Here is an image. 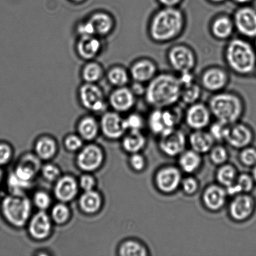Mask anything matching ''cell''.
<instances>
[{
  "label": "cell",
  "instance_id": "6da1fadb",
  "mask_svg": "<svg viewBox=\"0 0 256 256\" xmlns=\"http://www.w3.org/2000/svg\"><path fill=\"white\" fill-rule=\"evenodd\" d=\"M186 26V17L178 7H162L152 15L148 24L150 39L156 44H167L176 40Z\"/></svg>",
  "mask_w": 256,
  "mask_h": 256
},
{
  "label": "cell",
  "instance_id": "7a4b0ae2",
  "mask_svg": "<svg viewBox=\"0 0 256 256\" xmlns=\"http://www.w3.org/2000/svg\"><path fill=\"white\" fill-rule=\"evenodd\" d=\"M182 90V84L176 75L160 72L146 86L145 102L153 109L172 108L180 102Z\"/></svg>",
  "mask_w": 256,
  "mask_h": 256
},
{
  "label": "cell",
  "instance_id": "3957f363",
  "mask_svg": "<svg viewBox=\"0 0 256 256\" xmlns=\"http://www.w3.org/2000/svg\"><path fill=\"white\" fill-rule=\"evenodd\" d=\"M224 57L230 71L240 76L254 74L256 66V52L254 45L244 38H235L225 46Z\"/></svg>",
  "mask_w": 256,
  "mask_h": 256
},
{
  "label": "cell",
  "instance_id": "277c9868",
  "mask_svg": "<svg viewBox=\"0 0 256 256\" xmlns=\"http://www.w3.org/2000/svg\"><path fill=\"white\" fill-rule=\"evenodd\" d=\"M212 116L228 124L239 122L245 112V102L239 94L222 92L213 94L208 102Z\"/></svg>",
  "mask_w": 256,
  "mask_h": 256
},
{
  "label": "cell",
  "instance_id": "5b68a950",
  "mask_svg": "<svg viewBox=\"0 0 256 256\" xmlns=\"http://www.w3.org/2000/svg\"><path fill=\"white\" fill-rule=\"evenodd\" d=\"M1 210L7 222L14 227L22 228L30 220L32 203L24 194H11L2 200Z\"/></svg>",
  "mask_w": 256,
  "mask_h": 256
},
{
  "label": "cell",
  "instance_id": "8992f818",
  "mask_svg": "<svg viewBox=\"0 0 256 256\" xmlns=\"http://www.w3.org/2000/svg\"><path fill=\"white\" fill-rule=\"evenodd\" d=\"M168 64L178 74L193 72L196 67L197 56L192 48L184 44L170 47L167 52Z\"/></svg>",
  "mask_w": 256,
  "mask_h": 256
},
{
  "label": "cell",
  "instance_id": "52a82bcc",
  "mask_svg": "<svg viewBox=\"0 0 256 256\" xmlns=\"http://www.w3.org/2000/svg\"><path fill=\"white\" fill-rule=\"evenodd\" d=\"M232 20L235 30L248 40L256 38V9L250 5H243L236 10Z\"/></svg>",
  "mask_w": 256,
  "mask_h": 256
},
{
  "label": "cell",
  "instance_id": "ba28073f",
  "mask_svg": "<svg viewBox=\"0 0 256 256\" xmlns=\"http://www.w3.org/2000/svg\"><path fill=\"white\" fill-rule=\"evenodd\" d=\"M178 116L170 108L153 109L148 119V124L150 132L155 134L162 136L176 129Z\"/></svg>",
  "mask_w": 256,
  "mask_h": 256
},
{
  "label": "cell",
  "instance_id": "9c48e42d",
  "mask_svg": "<svg viewBox=\"0 0 256 256\" xmlns=\"http://www.w3.org/2000/svg\"><path fill=\"white\" fill-rule=\"evenodd\" d=\"M230 82V74L226 70L216 66L208 68L200 77L202 88L213 94L224 91Z\"/></svg>",
  "mask_w": 256,
  "mask_h": 256
},
{
  "label": "cell",
  "instance_id": "30bf717a",
  "mask_svg": "<svg viewBox=\"0 0 256 256\" xmlns=\"http://www.w3.org/2000/svg\"><path fill=\"white\" fill-rule=\"evenodd\" d=\"M182 172L174 166H166L160 168L155 174L156 187L160 192L170 194L180 186L182 182Z\"/></svg>",
  "mask_w": 256,
  "mask_h": 256
},
{
  "label": "cell",
  "instance_id": "8fae6325",
  "mask_svg": "<svg viewBox=\"0 0 256 256\" xmlns=\"http://www.w3.org/2000/svg\"><path fill=\"white\" fill-rule=\"evenodd\" d=\"M79 98L82 106L90 112H100L106 108L104 92L95 84H82L80 88Z\"/></svg>",
  "mask_w": 256,
  "mask_h": 256
},
{
  "label": "cell",
  "instance_id": "7c38bea8",
  "mask_svg": "<svg viewBox=\"0 0 256 256\" xmlns=\"http://www.w3.org/2000/svg\"><path fill=\"white\" fill-rule=\"evenodd\" d=\"M256 202L254 198L249 193L234 196L229 206V214L236 222H242L249 219L254 212Z\"/></svg>",
  "mask_w": 256,
  "mask_h": 256
},
{
  "label": "cell",
  "instance_id": "4fadbf2b",
  "mask_svg": "<svg viewBox=\"0 0 256 256\" xmlns=\"http://www.w3.org/2000/svg\"><path fill=\"white\" fill-rule=\"evenodd\" d=\"M186 138L182 130L174 129L160 136L159 148L167 156L176 157L185 150Z\"/></svg>",
  "mask_w": 256,
  "mask_h": 256
},
{
  "label": "cell",
  "instance_id": "5bb4252c",
  "mask_svg": "<svg viewBox=\"0 0 256 256\" xmlns=\"http://www.w3.org/2000/svg\"><path fill=\"white\" fill-rule=\"evenodd\" d=\"M212 116L208 104L197 102L188 106L185 114L186 124L193 130H202L209 126Z\"/></svg>",
  "mask_w": 256,
  "mask_h": 256
},
{
  "label": "cell",
  "instance_id": "9a60e30c",
  "mask_svg": "<svg viewBox=\"0 0 256 256\" xmlns=\"http://www.w3.org/2000/svg\"><path fill=\"white\" fill-rule=\"evenodd\" d=\"M253 140L254 132L252 128L246 124L237 122L230 125L225 142L232 148L242 150L249 146Z\"/></svg>",
  "mask_w": 256,
  "mask_h": 256
},
{
  "label": "cell",
  "instance_id": "2e32d148",
  "mask_svg": "<svg viewBox=\"0 0 256 256\" xmlns=\"http://www.w3.org/2000/svg\"><path fill=\"white\" fill-rule=\"evenodd\" d=\"M104 160V152L101 148L97 145L89 144L79 153L77 164L84 172H92L101 166Z\"/></svg>",
  "mask_w": 256,
  "mask_h": 256
},
{
  "label": "cell",
  "instance_id": "e0dca14e",
  "mask_svg": "<svg viewBox=\"0 0 256 256\" xmlns=\"http://www.w3.org/2000/svg\"><path fill=\"white\" fill-rule=\"evenodd\" d=\"M129 72L133 82L147 84L156 76L158 68L156 64L153 60L144 58L133 62Z\"/></svg>",
  "mask_w": 256,
  "mask_h": 256
},
{
  "label": "cell",
  "instance_id": "ac0fdd59",
  "mask_svg": "<svg viewBox=\"0 0 256 256\" xmlns=\"http://www.w3.org/2000/svg\"><path fill=\"white\" fill-rule=\"evenodd\" d=\"M228 193L226 188L218 184H210L202 193L203 204L206 209L216 212L222 209L226 202Z\"/></svg>",
  "mask_w": 256,
  "mask_h": 256
},
{
  "label": "cell",
  "instance_id": "d6986e66",
  "mask_svg": "<svg viewBox=\"0 0 256 256\" xmlns=\"http://www.w3.org/2000/svg\"><path fill=\"white\" fill-rule=\"evenodd\" d=\"M100 128L105 136L110 139H118L126 132L122 119L116 112H107L102 118Z\"/></svg>",
  "mask_w": 256,
  "mask_h": 256
},
{
  "label": "cell",
  "instance_id": "ffe728a7",
  "mask_svg": "<svg viewBox=\"0 0 256 256\" xmlns=\"http://www.w3.org/2000/svg\"><path fill=\"white\" fill-rule=\"evenodd\" d=\"M110 104L115 112H124L132 110L136 102V96L130 88H117L110 96Z\"/></svg>",
  "mask_w": 256,
  "mask_h": 256
},
{
  "label": "cell",
  "instance_id": "44dd1931",
  "mask_svg": "<svg viewBox=\"0 0 256 256\" xmlns=\"http://www.w3.org/2000/svg\"><path fill=\"white\" fill-rule=\"evenodd\" d=\"M52 228L51 218L45 210H40L30 220L28 232L34 239L44 240L51 234Z\"/></svg>",
  "mask_w": 256,
  "mask_h": 256
},
{
  "label": "cell",
  "instance_id": "7402d4cb",
  "mask_svg": "<svg viewBox=\"0 0 256 256\" xmlns=\"http://www.w3.org/2000/svg\"><path fill=\"white\" fill-rule=\"evenodd\" d=\"M235 31L232 18L228 14L218 15L210 24V34L219 41L230 40Z\"/></svg>",
  "mask_w": 256,
  "mask_h": 256
},
{
  "label": "cell",
  "instance_id": "603a6c76",
  "mask_svg": "<svg viewBox=\"0 0 256 256\" xmlns=\"http://www.w3.org/2000/svg\"><path fill=\"white\" fill-rule=\"evenodd\" d=\"M41 162L37 156L32 154L24 156L14 170V174L20 179L31 182L40 170Z\"/></svg>",
  "mask_w": 256,
  "mask_h": 256
},
{
  "label": "cell",
  "instance_id": "cb8c5ba5",
  "mask_svg": "<svg viewBox=\"0 0 256 256\" xmlns=\"http://www.w3.org/2000/svg\"><path fill=\"white\" fill-rule=\"evenodd\" d=\"M78 185L76 180L70 176H65L57 180L54 187V195L62 202H71L76 196Z\"/></svg>",
  "mask_w": 256,
  "mask_h": 256
},
{
  "label": "cell",
  "instance_id": "d4e9b609",
  "mask_svg": "<svg viewBox=\"0 0 256 256\" xmlns=\"http://www.w3.org/2000/svg\"><path fill=\"white\" fill-rule=\"evenodd\" d=\"M102 42L96 36H80L76 44L79 56L85 60H92L100 54Z\"/></svg>",
  "mask_w": 256,
  "mask_h": 256
},
{
  "label": "cell",
  "instance_id": "484cf974",
  "mask_svg": "<svg viewBox=\"0 0 256 256\" xmlns=\"http://www.w3.org/2000/svg\"><path fill=\"white\" fill-rule=\"evenodd\" d=\"M87 20L91 25L94 36H106L114 27V18L106 12H94Z\"/></svg>",
  "mask_w": 256,
  "mask_h": 256
},
{
  "label": "cell",
  "instance_id": "4316f807",
  "mask_svg": "<svg viewBox=\"0 0 256 256\" xmlns=\"http://www.w3.org/2000/svg\"><path fill=\"white\" fill-rule=\"evenodd\" d=\"M189 142L192 150L202 154L210 152L215 140L210 132L202 130H194L190 135Z\"/></svg>",
  "mask_w": 256,
  "mask_h": 256
},
{
  "label": "cell",
  "instance_id": "83f0119b",
  "mask_svg": "<svg viewBox=\"0 0 256 256\" xmlns=\"http://www.w3.org/2000/svg\"><path fill=\"white\" fill-rule=\"evenodd\" d=\"M180 170L187 174H192L200 169L202 158L200 153L192 150H184L179 156Z\"/></svg>",
  "mask_w": 256,
  "mask_h": 256
},
{
  "label": "cell",
  "instance_id": "f1b7e54d",
  "mask_svg": "<svg viewBox=\"0 0 256 256\" xmlns=\"http://www.w3.org/2000/svg\"><path fill=\"white\" fill-rule=\"evenodd\" d=\"M146 144V138L140 130H132L122 140V148L125 152L133 154L140 152Z\"/></svg>",
  "mask_w": 256,
  "mask_h": 256
},
{
  "label": "cell",
  "instance_id": "f546056e",
  "mask_svg": "<svg viewBox=\"0 0 256 256\" xmlns=\"http://www.w3.org/2000/svg\"><path fill=\"white\" fill-rule=\"evenodd\" d=\"M79 204L82 212L87 214H94L102 207L101 196L94 190L84 192L80 198Z\"/></svg>",
  "mask_w": 256,
  "mask_h": 256
},
{
  "label": "cell",
  "instance_id": "4dcf8cb0",
  "mask_svg": "<svg viewBox=\"0 0 256 256\" xmlns=\"http://www.w3.org/2000/svg\"><path fill=\"white\" fill-rule=\"evenodd\" d=\"M255 182L252 176L246 173L238 175L235 182L230 186L226 188L228 195L234 196L236 195L249 193L254 187Z\"/></svg>",
  "mask_w": 256,
  "mask_h": 256
},
{
  "label": "cell",
  "instance_id": "1f68e13d",
  "mask_svg": "<svg viewBox=\"0 0 256 256\" xmlns=\"http://www.w3.org/2000/svg\"><path fill=\"white\" fill-rule=\"evenodd\" d=\"M34 148L37 156L42 160L52 159L57 152L56 142L48 136L42 137L38 140Z\"/></svg>",
  "mask_w": 256,
  "mask_h": 256
},
{
  "label": "cell",
  "instance_id": "d6a6232c",
  "mask_svg": "<svg viewBox=\"0 0 256 256\" xmlns=\"http://www.w3.org/2000/svg\"><path fill=\"white\" fill-rule=\"evenodd\" d=\"M238 176L236 168L232 164L226 163L220 166L216 174V178L218 184L227 188L234 184Z\"/></svg>",
  "mask_w": 256,
  "mask_h": 256
},
{
  "label": "cell",
  "instance_id": "836d02e7",
  "mask_svg": "<svg viewBox=\"0 0 256 256\" xmlns=\"http://www.w3.org/2000/svg\"><path fill=\"white\" fill-rule=\"evenodd\" d=\"M78 130L82 139L91 140L97 136L99 125L94 118L87 116L80 122Z\"/></svg>",
  "mask_w": 256,
  "mask_h": 256
},
{
  "label": "cell",
  "instance_id": "e575fe53",
  "mask_svg": "<svg viewBox=\"0 0 256 256\" xmlns=\"http://www.w3.org/2000/svg\"><path fill=\"white\" fill-rule=\"evenodd\" d=\"M119 254L122 256H147L148 250L142 242L136 240H127L122 243L119 248Z\"/></svg>",
  "mask_w": 256,
  "mask_h": 256
},
{
  "label": "cell",
  "instance_id": "d590c367",
  "mask_svg": "<svg viewBox=\"0 0 256 256\" xmlns=\"http://www.w3.org/2000/svg\"><path fill=\"white\" fill-rule=\"evenodd\" d=\"M202 87L194 82L193 84L182 86L180 102L190 106L199 102L202 96Z\"/></svg>",
  "mask_w": 256,
  "mask_h": 256
},
{
  "label": "cell",
  "instance_id": "8d00e7d4",
  "mask_svg": "<svg viewBox=\"0 0 256 256\" xmlns=\"http://www.w3.org/2000/svg\"><path fill=\"white\" fill-rule=\"evenodd\" d=\"M107 78L112 86L117 88L126 86L130 78V72L124 68L116 66L108 72Z\"/></svg>",
  "mask_w": 256,
  "mask_h": 256
},
{
  "label": "cell",
  "instance_id": "74e56055",
  "mask_svg": "<svg viewBox=\"0 0 256 256\" xmlns=\"http://www.w3.org/2000/svg\"><path fill=\"white\" fill-rule=\"evenodd\" d=\"M104 70L98 62H91L84 65L82 70V78L85 82L95 84L104 76Z\"/></svg>",
  "mask_w": 256,
  "mask_h": 256
},
{
  "label": "cell",
  "instance_id": "f35d334b",
  "mask_svg": "<svg viewBox=\"0 0 256 256\" xmlns=\"http://www.w3.org/2000/svg\"><path fill=\"white\" fill-rule=\"evenodd\" d=\"M8 187L11 194L22 195L24 192L31 186V182L22 180L17 176L14 172L9 175L7 180Z\"/></svg>",
  "mask_w": 256,
  "mask_h": 256
},
{
  "label": "cell",
  "instance_id": "ab89813d",
  "mask_svg": "<svg viewBox=\"0 0 256 256\" xmlns=\"http://www.w3.org/2000/svg\"><path fill=\"white\" fill-rule=\"evenodd\" d=\"M210 162L213 164L220 166L227 162L229 158V153L224 146L214 145L210 150Z\"/></svg>",
  "mask_w": 256,
  "mask_h": 256
},
{
  "label": "cell",
  "instance_id": "60d3db41",
  "mask_svg": "<svg viewBox=\"0 0 256 256\" xmlns=\"http://www.w3.org/2000/svg\"><path fill=\"white\" fill-rule=\"evenodd\" d=\"M51 218L58 224H64L70 218L69 208L64 203H58L52 208Z\"/></svg>",
  "mask_w": 256,
  "mask_h": 256
},
{
  "label": "cell",
  "instance_id": "b9f144b4",
  "mask_svg": "<svg viewBox=\"0 0 256 256\" xmlns=\"http://www.w3.org/2000/svg\"><path fill=\"white\" fill-rule=\"evenodd\" d=\"M230 124H224V122L217 121L210 124V133L216 142L225 140L228 128Z\"/></svg>",
  "mask_w": 256,
  "mask_h": 256
},
{
  "label": "cell",
  "instance_id": "7bdbcfd3",
  "mask_svg": "<svg viewBox=\"0 0 256 256\" xmlns=\"http://www.w3.org/2000/svg\"><path fill=\"white\" fill-rule=\"evenodd\" d=\"M240 162L245 166L253 167L256 164V149L250 146L242 149L240 154Z\"/></svg>",
  "mask_w": 256,
  "mask_h": 256
},
{
  "label": "cell",
  "instance_id": "ee69618b",
  "mask_svg": "<svg viewBox=\"0 0 256 256\" xmlns=\"http://www.w3.org/2000/svg\"><path fill=\"white\" fill-rule=\"evenodd\" d=\"M124 126L126 130H142L144 126V120L140 114H132L124 119Z\"/></svg>",
  "mask_w": 256,
  "mask_h": 256
},
{
  "label": "cell",
  "instance_id": "f6af8a7d",
  "mask_svg": "<svg viewBox=\"0 0 256 256\" xmlns=\"http://www.w3.org/2000/svg\"><path fill=\"white\" fill-rule=\"evenodd\" d=\"M180 186L186 194L192 196L196 193L199 189V182L194 177L188 176L182 180Z\"/></svg>",
  "mask_w": 256,
  "mask_h": 256
},
{
  "label": "cell",
  "instance_id": "bcb514c9",
  "mask_svg": "<svg viewBox=\"0 0 256 256\" xmlns=\"http://www.w3.org/2000/svg\"><path fill=\"white\" fill-rule=\"evenodd\" d=\"M130 164L136 172H142L146 166V160L140 153H133L130 158Z\"/></svg>",
  "mask_w": 256,
  "mask_h": 256
},
{
  "label": "cell",
  "instance_id": "7dc6e473",
  "mask_svg": "<svg viewBox=\"0 0 256 256\" xmlns=\"http://www.w3.org/2000/svg\"><path fill=\"white\" fill-rule=\"evenodd\" d=\"M34 202L40 210H45L50 207L52 200L51 198L46 192H38L34 194Z\"/></svg>",
  "mask_w": 256,
  "mask_h": 256
},
{
  "label": "cell",
  "instance_id": "c3c4849f",
  "mask_svg": "<svg viewBox=\"0 0 256 256\" xmlns=\"http://www.w3.org/2000/svg\"><path fill=\"white\" fill-rule=\"evenodd\" d=\"M42 172L44 179L48 182H54L60 178V170L59 168L55 165L52 164L44 165L42 168Z\"/></svg>",
  "mask_w": 256,
  "mask_h": 256
},
{
  "label": "cell",
  "instance_id": "681fc988",
  "mask_svg": "<svg viewBox=\"0 0 256 256\" xmlns=\"http://www.w3.org/2000/svg\"><path fill=\"white\" fill-rule=\"evenodd\" d=\"M82 138L78 136L72 134L68 136L64 140L65 147L70 152H76L82 147Z\"/></svg>",
  "mask_w": 256,
  "mask_h": 256
},
{
  "label": "cell",
  "instance_id": "f907efd6",
  "mask_svg": "<svg viewBox=\"0 0 256 256\" xmlns=\"http://www.w3.org/2000/svg\"><path fill=\"white\" fill-rule=\"evenodd\" d=\"M12 157V150L8 144L0 143V166L8 164Z\"/></svg>",
  "mask_w": 256,
  "mask_h": 256
},
{
  "label": "cell",
  "instance_id": "816d5d0a",
  "mask_svg": "<svg viewBox=\"0 0 256 256\" xmlns=\"http://www.w3.org/2000/svg\"><path fill=\"white\" fill-rule=\"evenodd\" d=\"M80 185L84 192H88V190H94L95 185H96V180L92 176L84 174L80 179Z\"/></svg>",
  "mask_w": 256,
  "mask_h": 256
},
{
  "label": "cell",
  "instance_id": "f5cc1de1",
  "mask_svg": "<svg viewBox=\"0 0 256 256\" xmlns=\"http://www.w3.org/2000/svg\"><path fill=\"white\" fill-rule=\"evenodd\" d=\"M179 74L178 78L182 86H187L195 82L194 75L192 72H182Z\"/></svg>",
  "mask_w": 256,
  "mask_h": 256
},
{
  "label": "cell",
  "instance_id": "db71d44e",
  "mask_svg": "<svg viewBox=\"0 0 256 256\" xmlns=\"http://www.w3.org/2000/svg\"><path fill=\"white\" fill-rule=\"evenodd\" d=\"M130 88L136 97L140 96H144L146 91L144 84H142V82H134V84H132Z\"/></svg>",
  "mask_w": 256,
  "mask_h": 256
},
{
  "label": "cell",
  "instance_id": "11a10c76",
  "mask_svg": "<svg viewBox=\"0 0 256 256\" xmlns=\"http://www.w3.org/2000/svg\"><path fill=\"white\" fill-rule=\"evenodd\" d=\"M162 7H178L182 0H158Z\"/></svg>",
  "mask_w": 256,
  "mask_h": 256
},
{
  "label": "cell",
  "instance_id": "9f6ffc18",
  "mask_svg": "<svg viewBox=\"0 0 256 256\" xmlns=\"http://www.w3.org/2000/svg\"><path fill=\"white\" fill-rule=\"evenodd\" d=\"M233 1L236 2V4H240V6H243V5H248L250 4L252 0H233Z\"/></svg>",
  "mask_w": 256,
  "mask_h": 256
},
{
  "label": "cell",
  "instance_id": "6f0895ef",
  "mask_svg": "<svg viewBox=\"0 0 256 256\" xmlns=\"http://www.w3.org/2000/svg\"><path fill=\"white\" fill-rule=\"evenodd\" d=\"M252 176L254 180L255 183H256V164L253 166Z\"/></svg>",
  "mask_w": 256,
  "mask_h": 256
},
{
  "label": "cell",
  "instance_id": "680465c9",
  "mask_svg": "<svg viewBox=\"0 0 256 256\" xmlns=\"http://www.w3.org/2000/svg\"><path fill=\"white\" fill-rule=\"evenodd\" d=\"M210 2H213V4H222V2H224L226 0H210Z\"/></svg>",
  "mask_w": 256,
  "mask_h": 256
},
{
  "label": "cell",
  "instance_id": "91938a15",
  "mask_svg": "<svg viewBox=\"0 0 256 256\" xmlns=\"http://www.w3.org/2000/svg\"><path fill=\"white\" fill-rule=\"evenodd\" d=\"M69 1L75 2V4H81V2L86 1V0H69Z\"/></svg>",
  "mask_w": 256,
  "mask_h": 256
},
{
  "label": "cell",
  "instance_id": "94428289",
  "mask_svg": "<svg viewBox=\"0 0 256 256\" xmlns=\"http://www.w3.org/2000/svg\"><path fill=\"white\" fill-rule=\"evenodd\" d=\"M2 178H4V172H2V170L0 169V186L2 184Z\"/></svg>",
  "mask_w": 256,
  "mask_h": 256
},
{
  "label": "cell",
  "instance_id": "6125c7cd",
  "mask_svg": "<svg viewBox=\"0 0 256 256\" xmlns=\"http://www.w3.org/2000/svg\"><path fill=\"white\" fill-rule=\"evenodd\" d=\"M254 49L256 50V38L254 39Z\"/></svg>",
  "mask_w": 256,
  "mask_h": 256
},
{
  "label": "cell",
  "instance_id": "be15d7a7",
  "mask_svg": "<svg viewBox=\"0 0 256 256\" xmlns=\"http://www.w3.org/2000/svg\"><path fill=\"white\" fill-rule=\"evenodd\" d=\"M254 74L255 75V76H256V69H255V71H254Z\"/></svg>",
  "mask_w": 256,
  "mask_h": 256
}]
</instances>
